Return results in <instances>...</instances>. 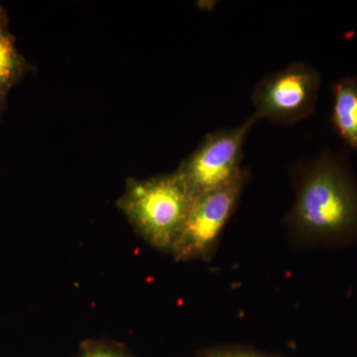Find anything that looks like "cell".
<instances>
[{
	"label": "cell",
	"instance_id": "6da1fadb",
	"mask_svg": "<svg viewBox=\"0 0 357 357\" xmlns=\"http://www.w3.org/2000/svg\"><path fill=\"white\" fill-rule=\"evenodd\" d=\"M295 198L286 223L300 246H340L357 241V178L347 154L324 149L290 170Z\"/></svg>",
	"mask_w": 357,
	"mask_h": 357
},
{
	"label": "cell",
	"instance_id": "7a4b0ae2",
	"mask_svg": "<svg viewBox=\"0 0 357 357\" xmlns=\"http://www.w3.org/2000/svg\"><path fill=\"white\" fill-rule=\"evenodd\" d=\"M192 199L184 181L175 172L147 180L129 178L117 206L150 245L171 252Z\"/></svg>",
	"mask_w": 357,
	"mask_h": 357
},
{
	"label": "cell",
	"instance_id": "3957f363",
	"mask_svg": "<svg viewBox=\"0 0 357 357\" xmlns=\"http://www.w3.org/2000/svg\"><path fill=\"white\" fill-rule=\"evenodd\" d=\"M321 84L318 70L301 61L291 63L256 84L251 96L253 115L258 121L294 126L314 114Z\"/></svg>",
	"mask_w": 357,
	"mask_h": 357
},
{
	"label": "cell",
	"instance_id": "277c9868",
	"mask_svg": "<svg viewBox=\"0 0 357 357\" xmlns=\"http://www.w3.org/2000/svg\"><path fill=\"white\" fill-rule=\"evenodd\" d=\"M248 178L249 171L244 168L230 184L192 198L183 229L171 250L177 261L210 259Z\"/></svg>",
	"mask_w": 357,
	"mask_h": 357
},
{
	"label": "cell",
	"instance_id": "5b68a950",
	"mask_svg": "<svg viewBox=\"0 0 357 357\" xmlns=\"http://www.w3.org/2000/svg\"><path fill=\"white\" fill-rule=\"evenodd\" d=\"M258 119L249 116L236 128L208 133L199 147L181 163L177 172L194 197L230 184L243 169V146Z\"/></svg>",
	"mask_w": 357,
	"mask_h": 357
},
{
	"label": "cell",
	"instance_id": "8992f818",
	"mask_svg": "<svg viewBox=\"0 0 357 357\" xmlns=\"http://www.w3.org/2000/svg\"><path fill=\"white\" fill-rule=\"evenodd\" d=\"M331 124L345 147L357 151V77H344L331 86Z\"/></svg>",
	"mask_w": 357,
	"mask_h": 357
},
{
	"label": "cell",
	"instance_id": "52a82bcc",
	"mask_svg": "<svg viewBox=\"0 0 357 357\" xmlns=\"http://www.w3.org/2000/svg\"><path fill=\"white\" fill-rule=\"evenodd\" d=\"M28 69L27 63L16 48L15 39L9 30L8 18L0 6V110L9 91Z\"/></svg>",
	"mask_w": 357,
	"mask_h": 357
},
{
	"label": "cell",
	"instance_id": "ba28073f",
	"mask_svg": "<svg viewBox=\"0 0 357 357\" xmlns=\"http://www.w3.org/2000/svg\"><path fill=\"white\" fill-rule=\"evenodd\" d=\"M199 357H280L239 345H218L199 351Z\"/></svg>",
	"mask_w": 357,
	"mask_h": 357
},
{
	"label": "cell",
	"instance_id": "9c48e42d",
	"mask_svg": "<svg viewBox=\"0 0 357 357\" xmlns=\"http://www.w3.org/2000/svg\"><path fill=\"white\" fill-rule=\"evenodd\" d=\"M79 357H130L121 347L105 344L86 345Z\"/></svg>",
	"mask_w": 357,
	"mask_h": 357
}]
</instances>
